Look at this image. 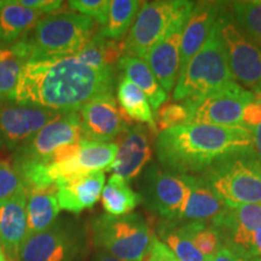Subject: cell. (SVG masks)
<instances>
[{
	"mask_svg": "<svg viewBox=\"0 0 261 261\" xmlns=\"http://www.w3.org/2000/svg\"><path fill=\"white\" fill-rule=\"evenodd\" d=\"M114 83L115 69H93L76 56L31 60L10 100L58 114L79 112L93 98L113 93Z\"/></svg>",
	"mask_w": 261,
	"mask_h": 261,
	"instance_id": "cell-1",
	"label": "cell"
},
{
	"mask_svg": "<svg viewBox=\"0 0 261 261\" xmlns=\"http://www.w3.org/2000/svg\"><path fill=\"white\" fill-rule=\"evenodd\" d=\"M155 152L162 168L197 175L221 160L255 150L252 130L243 126L182 123L159 133Z\"/></svg>",
	"mask_w": 261,
	"mask_h": 261,
	"instance_id": "cell-2",
	"label": "cell"
},
{
	"mask_svg": "<svg viewBox=\"0 0 261 261\" xmlns=\"http://www.w3.org/2000/svg\"><path fill=\"white\" fill-rule=\"evenodd\" d=\"M92 18L73 12L47 15L16 44L28 61L74 56L98 32Z\"/></svg>",
	"mask_w": 261,
	"mask_h": 261,
	"instance_id": "cell-3",
	"label": "cell"
},
{
	"mask_svg": "<svg viewBox=\"0 0 261 261\" xmlns=\"http://www.w3.org/2000/svg\"><path fill=\"white\" fill-rule=\"evenodd\" d=\"M231 83H234V77L217 21L203 46L179 74L173 99L175 102L197 99Z\"/></svg>",
	"mask_w": 261,
	"mask_h": 261,
	"instance_id": "cell-4",
	"label": "cell"
},
{
	"mask_svg": "<svg viewBox=\"0 0 261 261\" xmlns=\"http://www.w3.org/2000/svg\"><path fill=\"white\" fill-rule=\"evenodd\" d=\"M91 234L98 250L123 261H145L155 237L148 221L138 213L98 215L91 223Z\"/></svg>",
	"mask_w": 261,
	"mask_h": 261,
	"instance_id": "cell-5",
	"label": "cell"
},
{
	"mask_svg": "<svg viewBox=\"0 0 261 261\" xmlns=\"http://www.w3.org/2000/svg\"><path fill=\"white\" fill-rule=\"evenodd\" d=\"M198 175L228 207L261 203V162L255 152L230 156Z\"/></svg>",
	"mask_w": 261,
	"mask_h": 261,
	"instance_id": "cell-6",
	"label": "cell"
},
{
	"mask_svg": "<svg viewBox=\"0 0 261 261\" xmlns=\"http://www.w3.org/2000/svg\"><path fill=\"white\" fill-rule=\"evenodd\" d=\"M195 3L155 0L142 3L128 34L122 41L123 56L144 60L154 45L179 18L191 14Z\"/></svg>",
	"mask_w": 261,
	"mask_h": 261,
	"instance_id": "cell-7",
	"label": "cell"
},
{
	"mask_svg": "<svg viewBox=\"0 0 261 261\" xmlns=\"http://www.w3.org/2000/svg\"><path fill=\"white\" fill-rule=\"evenodd\" d=\"M138 188L142 202L150 211L165 220H181L190 192L181 174L150 163L139 175Z\"/></svg>",
	"mask_w": 261,
	"mask_h": 261,
	"instance_id": "cell-8",
	"label": "cell"
},
{
	"mask_svg": "<svg viewBox=\"0 0 261 261\" xmlns=\"http://www.w3.org/2000/svg\"><path fill=\"white\" fill-rule=\"evenodd\" d=\"M218 22L234 81L256 92L261 89V48L236 23L227 3H221Z\"/></svg>",
	"mask_w": 261,
	"mask_h": 261,
	"instance_id": "cell-9",
	"label": "cell"
},
{
	"mask_svg": "<svg viewBox=\"0 0 261 261\" xmlns=\"http://www.w3.org/2000/svg\"><path fill=\"white\" fill-rule=\"evenodd\" d=\"M254 100V93L234 81L197 99L182 102L190 110L188 123L241 126L244 107Z\"/></svg>",
	"mask_w": 261,
	"mask_h": 261,
	"instance_id": "cell-10",
	"label": "cell"
},
{
	"mask_svg": "<svg viewBox=\"0 0 261 261\" xmlns=\"http://www.w3.org/2000/svg\"><path fill=\"white\" fill-rule=\"evenodd\" d=\"M85 139L79 112L61 114L16 150L14 165L42 163L60 149Z\"/></svg>",
	"mask_w": 261,
	"mask_h": 261,
	"instance_id": "cell-11",
	"label": "cell"
},
{
	"mask_svg": "<svg viewBox=\"0 0 261 261\" xmlns=\"http://www.w3.org/2000/svg\"><path fill=\"white\" fill-rule=\"evenodd\" d=\"M61 114L14 100L0 102V148L17 150Z\"/></svg>",
	"mask_w": 261,
	"mask_h": 261,
	"instance_id": "cell-12",
	"label": "cell"
},
{
	"mask_svg": "<svg viewBox=\"0 0 261 261\" xmlns=\"http://www.w3.org/2000/svg\"><path fill=\"white\" fill-rule=\"evenodd\" d=\"M79 115L85 137L93 142L110 143L119 138L130 122L117 108L113 93L91 99L80 108Z\"/></svg>",
	"mask_w": 261,
	"mask_h": 261,
	"instance_id": "cell-13",
	"label": "cell"
},
{
	"mask_svg": "<svg viewBox=\"0 0 261 261\" xmlns=\"http://www.w3.org/2000/svg\"><path fill=\"white\" fill-rule=\"evenodd\" d=\"M79 249L77 237L56 223L44 232L27 237L16 261H75Z\"/></svg>",
	"mask_w": 261,
	"mask_h": 261,
	"instance_id": "cell-14",
	"label": "cell"
},
{
	"mask_svg": "<svg viewBox=\"0 0 261 261\" xmlns=\"http://www.w3.org/2000/svg\"><path fill=\"white\" fill-rule=\"evenodd\" d=\"M189 16L179 18L171 29L150 48L144 58L159 84L166 92H171L177 84L180 70V45Z\"/></svg>",
	"mask_w": 261,
	"mask_h": 261,
	"instance_id": "cell-15",
	"label": "cell"
},
{
	"mask_svg": "<svg viewBox=\"0 0 261 261\" xmlns=\"http://www.w3.org/2000/svg\"><path fill=\"white\" fill-rule=\"evenodd\" d=\"M120 138L119 150L110 171L129 182L142 174L151 160L152 150L148 128L143 125L128 126Z\"/></svg>",
	"mask_w": 261,
	"mask_h": 261,
	"instance_id": "cell-16",
	"label": "cell"
},
{
	"mask_svg": "<svg viewBox=\"0 0 261 261\" xmlns=\"http://www.w3.org/2000/svg\"><path fill=\"white\" fill-rule=\"evenodd\" d=\"M27 189L0 200V246L9 260H17L27 240Z\"/></svg>",
	"mask_w": 261,
	"mask_h": 261,
	"instance_id": "cell-17",
	"label": "cell"
},
{
	"mask_svg": "<svg viewBox=\"0 0 261 261\" xmlns=\"http://www.w3.org/2000/svg\"><path fill=\"white\" fill-rule=\"evenodd\" d=\"M104 184V172L75 175L56 181L55 187L57 190L60 208L73 214H79L85 210H90L102 196Z\"/></svg>",
	"mask_w": 261,
	"mask_h": 261,
	"instance_id": "cell-18",
	"label": "cell"
},
{
	"mask_svg": "<svg viewBox=\"0 0 261 261\" xmlns=\"http://www.w3.org/2000/svg\"><path fill=\"white\" fill-rule=\"evenodd\" d=\"M221 3L200 2L195 3L190 16L185 23L180 45V70H184L191 58L201 50L210 37L212 29L219 17Z\"/></svg>",
	"mask_w": 261,
	"mask_h": 261,
	"instance_id": "cell-19",
	"label": "cell"
},
{
	"mask_svg": "<svg viewBox=\"0 0 261 261\" xmlns=\"http://www.w3.org/2000/svg\"><path fill=\"white\" fill-rule=\"evenodd\" d=\"M189 187V198L181 221L211 223L219 215L226 204L201 175H182Z\"/></svg>",
	"mask_w": 261,
	"mask_h": 261,
	"instance_id": "cell-20",
	"label": "cell"
},
{
	"mask_svg": "<svg viewBox=\"0 0 261 261\" xmlns=\"http://www.w3.org/2000/svg\"><path fill=\"white\" fill-rule=\"evenodd\" d=\"M44 14L25 8L18 0L0 2V45L10 47L37 25Z\"/></svg>",
	"mask_w": 261,
	"mask_h": 261,
	"instance_id": "cell-21",
	"label": "cell"
},
{
	"mask_svg": "<svg viewBox=\"0 0 261 261\" xmlns=\"http://www.w3.org/2000/svg\"><path fill=\"white\" fill-rule=\"evenodd\" d=\"M27 192V237H29L54 226L61 208L55 184L45 188L29 189Z\"/></svg>",
	"mask_w": 261,
	"mask_h": 261,
	"instance_id": "cell-22",
	"label": "cell"
},
{
	"mask_svg": "<svg viewBox=\"0 0 261 261\" xmlns=\"http://www.w3.org/2000/svg\"><path fill=\"white\" fill-rule=\"evenodd\" d=\"M117 143H102L85 139L80 143V148L69 159L71 175L90 174L97 172H109L117 155Z\"/></svg>",
	"mask_w": 261,
	"mask_h": 261,
	"instance_id": "cell-23",
	"label": "cell"
},
{
	"mask_svg": "<svg viewBox=\"0 0 261 261\" xmlns=\"http://www.w3.org/2000/svg\"><path fill=\"white\" fill-rule=\"evenodd\" d=\"M117 69L145 94L154 110H158L162 104L167 102V92L159 84L145 61L137 57L123 56L117 63Z\"/></svg>",
	"mask_w": 261,
	"mask_h": 261,
	"instance_id": "cell-24",
	"label": "cell"
},
{
	"mask_svg": "<svg viewBox=\"0 0 261 261\" xmlns=\"http://www.w3.org/2000/svg\"><path fill=\"white\" fill-rule=\"evenodd\" d=\"M117 100L121 106L122 113L127 119L148 125L154 132L156 129L155 117L152 115V108L148 98L126 76L120 75L116 85Z\"/></svg>",
	"mask_w": 261,
	"mask_h": 261,
	"instance_id": "cell-25",
	"label": "cell"
},
{
	"mask_svg": "<svg viewBox=\"0 0 261 261\" xmlns=\"http://www.w3.org/2000/svg\"><path fill=\"white\" fill-rule=\"evenodd\" d=\"M74 56L93 69H114L123 57L122 42L110 40L98 31Z\"/></svg>",
	"mask_w": 261,
	"mask_h": 261,
	"instance_id": "cell-26",
	"label": "cell"
},
{
	"mask_svg": "<svg viewBox=\"0 0 261 261\" xmlns=\"http://www.w3.org/2000/svg\"><path fill=\"white\" fill-rule=\"evenodd\" d=\"M100 200L107 214L122 217L130 214V212L142 203V196L130 188L128 181L113 174L108 179Z\"/></svg>",
	"mask_w": 261,
	"mask_h": 261,
	"instance_id": "cell-27",
	"label": "cell"
},
{
	"mask_svg": "<svg viewBox=\"0 0 261 261\" xmlns=\"http://www.w3.org/2000/svg\"><path fill=\"white\" fill-rule=\"evenodd\" d=\"M218 232L242 230L247 232L261 230V203L228 207L210 223Z\"/></svg>",
	"mask_w": 261,
	"mask_h": 261,
	"instance_id": "cell-28",
	"label": "cell"
},
{
	"mask_svg": "<svg viewBox=\"0 0 261 261\" xmlns=\"http://www.w3.org/2000/svg\"><path fill=\"white\" fill-rule=\"evenodd\" d=\"M27 62L28 58L18 44L0 48V100H10L14 96Z\"/></svg>",
	"mask_w": 261,
	"mask_h": 261,
	"instance_id": "cell-29",
	"label": "cell"
},
{
	"mask_svg": "<svg viewBox=\"0 0 261 261\" xmlns=\"http://www.w3.org/2000/svg\"><path fill=\"white\" fill-rule=\"evenodd\" d=\"M142 3L137 0H112L106 25L99 33L110 40L121 41L128 34Z\"/></svg>",
	"mask_w": 261,
	"mask_h": 261,
	"instance_id": "cell-30",
	"label": "cell"
},
{
	"mask_svg": "<svg viewBox=\"0 0 261 261\" xmlns=\"http://www.w3.org/2000/svg\"><path fill=\"white\" fill-rule=\"evenodd\" d=\"M161 242L167 246L180 261H205L181 226L180 220L165 221L159 227Z\"/></svg>",
	"mask_w": 261,
	"mask_h": 261,
	"instance_id": "cell-31",
	"label": "cell"
},
{
	"mask_svg": "<svg viewBox=\"0 0 261 261\" xmlns=\"http://www.w3.org/2000/svg\"><path fill=\"white\" fill-rule=\"evenodd\" d=\"M236 23L261 48V0L227 3Z\"/></svg>",
	"mask_w": 261,
	"mask_h": 261,
	"instance_id": "cell-32",
	"label": "cell"
},
{
	"mask_svg": "<svg viewBox=\"0 0 261 261\" xmlns=\"http://www.w3.org/2000/svg\"><path fill=\"white\" fill-rule=\"evenodd\" d=\"M181 223V220H180ZM181 226L191 242L205 259L215 255L223 247L219 232L210 223L203 221H182Z\"/></svg>",
	"mask_w": 261,
	"mask_h": 261,
	"instance_id": "cell-33",
	"label": "cell"
},
{
	"mask_svg": "<svg viewBox=\"0 0 261 261\" xmlns=\"http://www.w3.org/2000/svg\"><path fill=\"white\" fill-rule=\"evenodd\" d=\"M190 110L184 102H166L156 110L155 125L160 132L189 122Z\"/></svg>",
	"mask_w": 261,
	"mask_h": 261,
	"instance_id": "cell-34",
	"label": "cell"
},
{
	"mask_svg": "<svg viewBox=\"0 0 261 261\" xmlns=\"http://www.w3.org/2000/svg\"><path fill=\"white\" fill-rule=\"evenodd\" d=\"M71 10L79 12L80 15L92 18L100 27L106 25L109 15V0H71L68 3Z\"/></svg>",
	"mask_w": 261,
	"mask_h": 261,
	"instance_id": "cell-35",
	"label": "cell"
},
{
	"mask_svg": "<svg viewBox=\"0 0 261 261\" xmlns=\"http://www.w3.org/2000/svg\"><path fill=\"white\" fill-rule=\"evenodd\" d=\"M23 189H25L23 180L15 166L0 160V200L11 197Z\"/></svg>",
	"mask_w": 261,
	"mask_h": 261,
	"instance_id": "cell-36",
	"label": "cell"
},
{
	"mask_svg": "<svg viewBox=\"0 0 261 261\" xmlns=\"http://www.w3.org/2000/svg\"><path fill=\"white\" fill-rule=\"evenodd\" d=\"M261 125V103L254 102L247 104L242 113V121L241 126L246 127L249 130H253Z\"/></svg>",
	"mask_w": 261,
	"mask_h": 261,
	"instance_id": "cell-37",
	"label": "cell"
},
{
	"mask_svg": "<svg viewBox=\"0 0 261 261\" xmlns=\"http://www.w3.org/2000/svg\"><path fill=\"white\" fill-rule=\"evenodd\" d=\"M145 261H180L174 253L172 252L165 243L161 242L158 237H154L152 241L151 249H150L149 255Z\"/></svg>",
	"mask_w": 261,
	"mask_h": 261,
	"instance_id": "cell-38",
	"label": "cell"
},
{
	"mask_svg": "<svg viewBox=\"0 0 261 261\" xmlns=\"http://www.w3.org/2000/svg\"><path fill=\"white\" fill-rule=\"evenodd\" d=\"M25 8L37 10L41 14H50L63 8V2L60 0H18Z\"/></svg>",
	"mask_w": 261,
	"mask_h": 261,
	"instance_id": "cell-39",
	"label": "cell"
},
{
	"mask_svg": "<svg viewBox=\"0 0 261 261\" xmlns=\"http://www.w3.org/2000/svg\"><path fill=\"white\" fill-rule=\"evenodd\" d=\"M210 261H240V255L234 253L232 249L228 247L223 246L215 253V255L212 257H208Z\"/></svg>",
	"mask_w": 261,
	"mask_h": 261,
	"instance_id": "cell-40",
	"label": "cell"
},
{
	"mask_svg": "<svg viewBox=\"0 0 261 261\" xmlns=\"http://www.w3.org/2000/svg\"><path fill=\"white\" fill-rule=\"evenodd\" d=\"M249 257H261V230L253 232L250 238L249 249H248Z\"/></svg>",
	"mask_w": 261,
	"mask_h": 261,
	"instance_id": "cell-41",
	"label": "cell"
},
{
	"mask_svg": "<svg viewBox=\"0 0 261 261\" xmlns=\"http://www.w3.org/2000/svg\"><path fill=\"white\" fill-rule=\"evenodd\" d=\"M252 133L254 139V150H255V155L261 162V125L259 127H256Z\"/></svg>",
	"mask_w": 261,
	"mask_h": 261,
	"instance_id": "cell-42",
	"label": "cell"
},
{
	"mask_svg": "<svg viewBox=\"0 0 261 261\" xmlns=\"http://www.w3.org/2000/svg\"><path fill=\"white\" fill-rule=\"evenodd\" d=\"M92 261H123V260L110 255L109 253L103 252V250H98V252L93 255Z\"/></svg>",
	"mask_w": 261,
	"mask_h": 261,
	"instance_id": "cell-43",
	"label": "cell"
},
{
	"mask_svg": "<svg viewBox=\"0 0 261 261\" xmlns=\"http://www.w3.org/2000/svg\"><path fill=\"white\" fill-rule=\"evenodd\" d=\"M240 261H261V257H249L240 255Z\"/></svg>",
	"mask_w": 261,
	"mask_h": 261,
	"instance_id": "cell-44",
	"label": "cell"
},
{
	"mask_svg": "<svg viewBox=\"0 0 261 261\" xmlns=\"http://www.w3.org/2000/svg\"><path fill=\"white\" fill-rule=\"evenodd\" d=\"M254 97H255V100L256 102L261 103V89L257 90L256 92H254Z\"/></svg>",
	"mask_w": 261,
	"mask_h": 261,
	"instance_id": "cell-45",
	"label": "cell"
},
{
	"mask_svg": "<svg viewBox=\"0 0 261 261\" xmlns=\"http://www.w3.org/2000/svg\"><path fill=\"white\" fill-rule=\"evenodd\" d=\"M0 261H8V259H6L5 254H4V250H3L2 246H0Z\"/></svg>",
	"mask_w": 261,
	"mask_h": 261,
	"instance_id": "cell-46",
	"label": "cell"
},
{
	"mask_svg": "<svg viewBox=\"0 0 261 261\" xmlns=\"http://www.w3.org/2000/svg\"><path fill=\"white\" fill-rule=\"evenodd\" d=\"M205 261H210V260H208V257H207V259H205Z\"/></svg>",
	"mask_w": 261,
	"mask_h": 261,
	"instance_id": "cell-47",
	"label": "cell"
},
{
	"mask_svg": "<svg viewBox=\"0 0 261 261\" xmlns=\"http://www.w3.org/2000/svg\"><path fill=\"white\" fill-rule=\"evenodd\" d=\"M9 261H15V260H9Z\"/></svg>",
	"mask_w": 261,
	"mask_h": 261,
	"instance_id": "cell-48",
	"label": "cell"
}]
</instances>
